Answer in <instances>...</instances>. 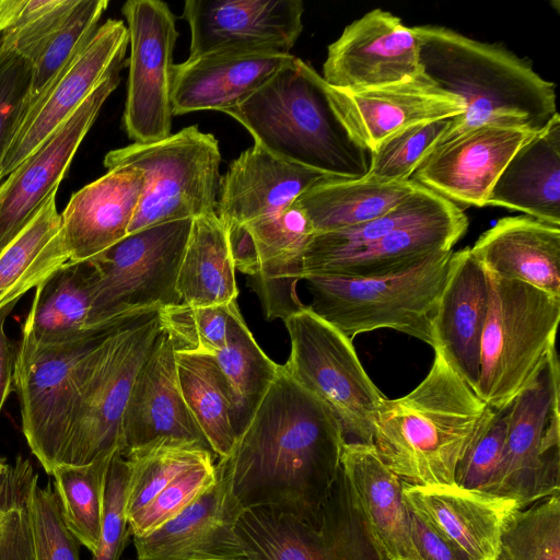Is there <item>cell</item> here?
<instances>
[{
	"mask_svg": "<svg viewBox=\"0 0 560 560\" xmlns=\"http://www.w3.org/2000/svg\"><path fill=\"white\" fill-rule=\"evenodd\" d=\"M343 428L332 410L280 370L217 469L241 513L266 509L317 523L341 469Z\"/></svg>",
	"mask_w": 560,
	"mask_h": 560,
	"instance_id": "1",
	"label": "cell"
},
{
	"mask_svg": "<svg viewBox=\"0 0 560 560\" xmlns=\"http://www.w3.org/2000/svg\"><path fill=\"white\" fill-rule=\"evenodd\" d=\"M421 74L464 104L439 143L483 125L539 131L558 114L555 83L498 44L442 26H413ZM438 143V144H439Z\"/></svg>",
	"mask_w": 560,
	"mask_h": 560,
	"instance_id": "2",
	"label": "cell"
},
{
	"mask_svg": "<svg viewBox=\"0 0 560 560\" xmlns=\"http://www.w3.org/2000/svg\"><path fill=\"white\" fill-rule=\"evenodd\" d=\"M491 411L435 349L425 377L408 394L380 405L373 445L405 482L455 485L456 468Z\"/></svg>",
	"mask_w": 560,
	"mask_h": 560,
	"instance_id": "3",
	"label": "cell"
},
{
	"mask_svg": "<svg viewBox=\"0 0 560 560\" xmlns=\"http://www.w3.org/2000/svg\"><path fill=\"white\" fill-rule=\"evenodd\" d=\"M224 114L243 125L254 143L284 161L342 179L369 172L371 152L337 118L322 75L295 56Z\"/></svg>",
	"mask_w": 560,
	"mask_h": 560,
	"instance_id": "4",
	"label": "cell"
},
{
	"mask_svg": "<svg viewBox=\"0 0 560 560\" xmlns=\"http://www.w3.org/2000/svg\"><path fill=\"white\" fill-rule=\"evenodd\" d=\"M453 250L438 252L417 266L380 278L306 276L307 307L351 340L389 328L434 347L433 318Z\"/></svg>",
	"mask_w": 560,
	"mask_h": 560,
	"instance_id": "5",
	"label": "cell"
},
{
	"mask_svg": "<svg viewBox=\"0 0 560 560\" xmlns=\"http://www.w3.org/2000/svg\"><path fill=\"white\" fill-rule=\"evenodd\" d=\"M487 277L489 305L475 393L499 410L534 382L556 348L560 298L517 280Z\"/></svg>",
	"mask_w": 560,
	"mask_h": 560,
	"instance_id": "6",
	"label": "cell"
},
{
	"mask_svg": "<svg viewBox=\"0 0 560 560\" xmlns=\"http://www.w3.org/2000/svg\"><path fill=\"white\" fill-rule=\"evenodd\" d=\"M161 331L160 308L140 310L125 315L98 343L61 465H86L119 450L121 420L132 385Z\"/></svg>",
	"mask_w": 560,
	"mask_h": 560,
	"instance_id": "7",
	"label": "cell"
},
{
	"mask_svg": "<svg viewBox=\"0 0 560 560\" xmlns=\"http://www.w3.org/2000/svg\"><path fill=\"white\" fill-rule=\"evenodd\" d=\"M221 153L219 142L197 125L150 143L109 151L105 167L139 168L144 185L128 234L151 225L217 214Z\"/></svg>",
	"mask_w": 560,
	"mask_h": 560,
	"instance_id": "8",
	"label": "cell"
},
{
	"mask_svg": "<svg viewBox=\"0 0 560 560\" xmlns=\"http://www.w3.org/2000/svg\"><path fill=\"white\" fill-rule=\"evenodd\" d=\"M119 322L101 334L66 343H40L21 330L14 349L13 390L24 438L48 475L61 465L93 353Z\"/></svg>",
	"mask_w": 560,
	"mask_h": 560,
	"instance_id": "9",
	"label": "cell"
},
{
	"mask_svg": "<svg viewBox=\"0 0 560 560\" xmlns=\"http://www.w3.org/2000/svg\"><path fill=\"white\" fill-rule=\"evenodd\" d=\"M234 532L242 560H389L342 468L317 523L250 509L238 514Z\"/></svg>",
	"mask_w": 560,
	"mask_h": 560,
	"instance_id": "10",
	"label": "cell"
},
{
	"mask_svg": "<svg viewBox=\"0 0 560 560\" xmlns=\"http://www.w3.org/2000/svg\"><path fill=\"white\" fill-rule=\"evenodd\" d=\"M283 322L290 338L283 370L332 410L346 435L373 444L374 418L386 397L363 369L352 340L307 305Z\"/></svg>",
	"mask_w": 560,
	"mask_h": 560,
	"instance_id": "11",
	"label": "cell"
},
{
	"mask_svg": "<svg viewBox=\"0 0 560 560\" xmlns=\"http://www.w3.org/2000/svg\"><path fill=\"white\" fill-rule=\"evenodd\" d=\"M560 368L556 348L534 380L510 404L500 466L483 492L525 508L560 494Z\"/></svg>",
	"mask_w": 560,
	"mask_h": 560,
	"instance_id": "12",
	"label": "cell"
},
{
	"mask_svg": "<svg viewBox=\"0 0 560 560\" xmlns=\"http://www.w3.org/2000/svg\"><path fill=\"white\" fill-rule=\"evenodd\" d=\"M191 224L184 219L148 226L88 260L96 273L95 305L102 322L180 304L176 281Z\"/></svg>",
	"mask_w": 560,
	"mask_h": 560,
	"instance_id": "13",
	"label": "cell"
},
{
	"mask_svg": "<svg viewBox=\"0 0 560 560\" xmlns=\"http://www.w3.org/2000/svg\"><path fill=\"white\" fill-rule=\"evenodd\" d=\"M121 12L130 45L122 125L133 143L160 141L172 135L176 16L160 0H129Z\"/></svg>",
	"mask_w": 560,
	"mask_h": 560,
	"instance_id": "14",
	"label": "cell"
},
{
	"mask_svg": "<svg viewBox=\"0 0 560 560\" xmlns=\"http://www.w3.org/2000/svg\"><path fill=\"white\" fill-rule=\"evenodd\" d=\"M235 269L259 299L266 319L284 320L304 304L296 293L315 231L294 201L282 211L228 230Z\"/></svg>",
	"mask_w": 560,
	"mask_h": 560,
	"instance_id": "15",
	"label": "cell"
},
{
	"mask_svg": "<svg viewBox=\"0 0 560 560\" xmlns=\"http://www.w3.org/2000/svg\"><path fill=\"white\" fill-rule=\"evenodd\" d=\"M129 36L121 20L108 19L58 77L32 102L8 150L0 180L27 160L114 69L124 67Z\"/></svg>",
	"mask_w": 560,
	"mask_h": 560,
	"instance_id": "16",
	"label": "cell"
},
{
	"mask_svg": "<svg viewBox=\"0 0 560 560\" xmlns=\"http://www.w3.org/2000/svg\"><path fill=\"white\" fill-rule=\"evenodd\" d=\"M303 13L302 0H187L188 58L220 51L291 54Z\"/></svg>",
	"mask_w": 560,
	"mask_h": 560,
	"instance_id": "17",
	"label": "cell"
},
{
	"mask_svg": "<svg viewBox=\"0 0 560 560\" xmlns=\"http://www.w3.org/2000/svg\"><path fill=\"white\" fill-rule=\"evenodd\" d=\"M421 74L412 27L390 12L373 9L347 25L328 46L323 80L343 91L402 83Z\"/></svg>",
	"mask_w": 560,
	"mask_h": 560,
	"instance_id": "18",
	"label": "cell"
},
{
	"mask_svg": "<svg viewBox=\"0 0 560 560\" xmlns=\"http://www.w3.org/2000/svg\"><path fill=\"white\" fill-rule=\"evenodd\" d=\"M121 69L109 72L54 133L0 183V250L58 190L103 104L118 86Z\"/></svg>",
	"mask_w": 560,
	"mask_h": 560,
	"instance_id": "19",
	"label": "cell"
},
{
	"mask_svg": "<svg viewBox=\"0 0 560 560\" xmlns=\"http://www.w3.org/2000/svg\"><path fill=\"white\" fill-rule=\"evenodd\" d=\"M535 131L483 125L436 144L410 179L451 202L485 207L501 172Z\"/></svg>",
	"mask_w": 560,
	"mask_h": 560,
	"instance_id": "20",
	"label": "cell"
},
{
	"mask_svg": "<svg viewBox=\"0 0 560 560\" xmlns=\"http://www.w3.org/2000/svg\"><path fill=\"white\" fill-rule=\"evenodd\" d=\"M325 92L348 135L371 153L409 126L465 112L462 101L422 74L402 83L360 91H343L325 82Z\"/></svg>",
	"mask_w": 560,
	"mask_h": 560,
	"instance_id": "21",
	"label": "cell"
},
{
	"mask_svg": "<svg viewBox=\"0 0 560 560\" xmlns=\"http://www.w3.org/2000/svg\"><path fill=\"white\" fill-rule=\"evenodd\" d=\"M407 508L467 560H497L503 528L520 508L510 498L460 486L402 481Z\"/></svg>",
	"mask_w": 560,
	"mask_h": 560,
	"instance_id": "22",
	"label": "cell"
},
{
	"mask_svg": "<svg viewBox=\"0 0 560 560\" xmlns=\"http://www.w3.org/2000/svg\"><path fill=\"white\" fill-rule=\"evenodd\" d=\"M160 440L210 448L184 400L175 351L163 329L132 385L121 420L119 452L125 456Z\"/></svg>",
	"mask_w": 560,
	"mask_h": 560,
	"instance_id": "23",
	"label": "cell"
},
{
	"mask_svg": "<svg viewBox=\"0 0 560 560\" xmlns=\"http://www.w3.org/2000/svg\"><path fill=\"white\" fill-rule=\"evenodd\" d=\"M328 177L331 176L284 161L254 143L221 176L217 217L228 230L238 228L282 211Z\"/></svg>",
	"mask_w": 560,
	"mask_h": 560,
	"instance_id": "24",
	"label": "cell"
},
{
	"mask_svg": "<svg viewBox=\"0 0 560 560\" xmlns=\"http://www.w3.org/2000/svg\"><path fill=\"white\" fill-rule=\"evenodd\" d=\"M143 185L139 168L113 165L70 197L60 214L70 262L88 261L128 234Z\"/></svg>",
	"mask_w": 560,
	"mask_h": 560,
	"instance_id": "25",
	"label": "cell"
},
{
	"mask_svg": "<svg viewBox=\"0 0 560 560\" xmlns=\"http://www.w3.org/2000/svg\"><path fill=\"white\" fill-rule=\"evenodd\" d=\"M217 479L175 517L154 530L133 536L137 560H242L234 532L240 514L223 477Z\"/></svg>",
	"mask_w": 560,
	"mask_h": 560,
	"instance_id": "26",
	"label": "cell"
},
{
	"mask_svg": "<svg viewBox=\"0 0 560 560\" xmlns=\"http://www.w3.org/2000/svg\"><path fill=\"white\" fill-rule=\"evenodd\" d=\"M489 305L487 272L470 248L453 252L433 318V350L476 392L480 343Z\"/></svg>",
	"mask_w": 560,
	"mask_h": 560,
	"instance_id": "27",
	"label": "cell"
},
{
	"mask_svg": "<svg viewBox=\"0 0 560 560\" xmlns=\"http://www.w3.org/2000/svg\"><path fill=\"white\" fill-rule=\"evenodd\" d=\"M293 58L292 54L220 51L175 63L171 89L173 116L198 110L224 113Z\"/></svg>",
	"mask_w": 560,
	"mask_h": 560,
	"instance_id": "28",
	"label": "cell"
},
{
	"mask_svg": "<svg viewBox=\"0 0 560 560\" xmlns=\"http://www.w3.org/2000/svg\"><path fill=\"white\" fill-rule=\"evenodd\" d=\"M470 253L487 272L560 298V226L506 217L481 234Z\"/></svg>",
	"mask_w": 560,
	"mask_h": 560,
	"instance_id": "29",
	"label": "cell"
},
{
	"mask_svg": "<svg viewBox=\"0 0 560 560\" xmlns=\"http://www.w3.org/2000/svg\"><path fill=\"white\" fill-rule=\"evenodd\" d=\"M467 229L465 212L454 205L434 218L401 226L365 247L326 261L307 276L357 279L392 276L438 252L453 250Z\"/></svg>",
	"mask_w": 560,
	"mask_h": 560,
	"instance_id": "30",
	"label": "cell"
},
{
	"mask_svg": "<svg viewBox=\"0 0 560 560\" xmlns=\"http://www.w3.org/2000/svg\"><path fill=\"white\" fill-rule=\"evenodd\" d=\"M341 468L389 560H423L411 537L402 480L384 464L373 444L346 442Z\"/></svg>",
	"mask_w": 560,
	"mask_h": 560,
	"instance_id": "31",
	"label": "cell"
},
{
	"mask_svg": "<svg viewBox=\"0 0 560 560\" xmlns=\"http://www.w3.org/2000/svg\"><path fill=\"white\" fill-rule=\"evenodd\" d=\"M95 282L90 261L68 262L35 289L21 330L40 343H66L109 329L126 314L107 323L100 319Z\"/></svg>",
	"mask_w": 560,
	"mask_h": 560,
	"instance_id": "32",
	"label": "cell"
},
{
	"mask_svg": "<svg viewBox=\"0 0 560 560\" xmlns=\"http://www.w3.org/2000/svg\"><path fill=\"white\" fill-rule=\"evenodd\" d=\"M487 206L560 226V116L524 142L494 183Z\"/></svg>",
	"mask_w": 560,
	"mask_h": 560,
	"instance_id": "33",
	"label": "cell"
},
{
	"mask_svg": "<svg viewBox=\"0 0 560 560\" xmlns=\"http://www.w3.org/2000/svg\"><path fill=\"white\" fill-rule=\"evenodd\" d=\"M57 190L0 250V310L48 280L70 262L61 233Z\"/></svg>",
	"mask_w": 560,
	"mask_h": 560,
	"instance_id": "34",
	"label": "cell"
},
{
	"mask_svg": "<svg viewBox=\"0 0 560 560\" xmlns=\"http://www.w3.org/2000/svg\"><path fill=\"white\" fill-rule=\"evenodd\" d=\"M421 185L412 179L382 183L328 177L295 201L307 215L315 234L352 228L376 219L400 205Z\"/></svg>",
	"mask_w": 560,
	"mask_h": 560,
	"instance_id": "35",
	"label": "cell"
},
{
	"mask_svg": "<svg viewBox=\"0 0 560 560\" xmlns=\"http://www.w3.org/2000/svg\"><path fill=\"white\" fill-rule=\"evenodd\" d=\"M228 229L217 214L192 220L176 290L191 306L228 305L238 295Z\"/></svg>",
	"mask_w": 560,
	"mask_h": 560,
	"instance_id": "36",
	"label": "cell"
},
{
	"mask_svg": "<svg viewBox=\"0 0 560 560\" xmlns=\"http://www.w3.org/2000/svg\"><path fill=\"white\" fill-rule=\"evenodd\" d=\"M184 400L215 457H226L236 439L228 384L209 354L175 352Z\"/></svg>",
	"mask_w": 560,
	"mask_h": 560,
	"instance_id": "37",
	"label": "cell"
},
{
	"mask_svg": "<svg viewBox=\"0 0 560 560\" xmlns=\"http://www.w3.org/2000/svg\"><path fill=\"white\" fill-rule=\"evenodd\" d=\"M230 390L233 425L237 435L253 417L276 378L280 364L259 347L237 302L231 306L226 346L213 355Z\"/></svg>",
	"mask_w": 560,
	"mask_h": 560,
	"instance_id": "38",
	"label": "cell"
},
{
	"mask_svg": "<svg viewBox=\"0 0 560 560\" xmlns=\"http://www.w3.org/2000/svg\"><path fill=\"white\" fill-rule=\"evenodd\" d=\"M454 205L420 186L400 205L376 219L343 230L316 233L303 256L301 280L326 261L365 247L401 226L434 218Z\"/></svg>",
	"mask_w": 560,
	"mask_h": 560,
	"instance_id": "39",
	"label": "cell"
},
{
	"mask_svg": "<svg viewBox=\"0 0 560 560\" xmlns=\"http://www.w3.org/2000/svg\"><path fill=\"white\" fill-rule=\"evenodd\" d=\"M114 453L86 465H61L50 474L67 529L92 555L98 547L105 481Z\"/></svg>",
	"mask_w": 560,
	"mask_h": 560,
	"instance_id": "40",
	"label": "cell"
},
{
	"mask_svg": "<svg viewBox=\"0 0 560 560\" xmlns=\"http://www.w3.org/2000/svg\"><path fill=\"white\" fill-rule=\"evenodd\" d=\"M124 457L129 467L126 498V514L129 518L180 474L215 455L199 444L160 440Z\"/></svg>",
	"mask_w": 560,
	"mask_h": 560,
	"instance_id": "41",
	"label": "cell"
},
{
	"mask_svg": "<svg viewBox=\"0 0 560 560\" xmlns=\"http://www.w3.org/2000/svg\"><path fill=\"white\" fill-rule=\"evenodd\" d=\"M38 480L28 459L0 463V560H36L32 491Z\"/></svg>",
	"mask_w": 560,
	"mask_h": 560,
	"instance_id": "42",
	"label": "cell"
},
{
	"mask_svg": "<svg viewBox=\"0 0 560 560\" xmlns=\"http://www.w3.org/2000/svg\"><path fill=\"white\" fill-rule=\"evenodd\" d=\"M79 0H0V44L35 62Z\"/></svg>",
	"mask_w": 560,
	"mask_h": 560,
	"instance_id": "43",
	"label": "cell"
},
{
	"mask_svg": "<svg viewBox=\"0 0 560 560\" xmlns=\"http://www.w3.org/2000/svg\"><path fill=\"white\" fill-rule=\"evenodd\" d=\"M497 560H560V494L538 500L510 515Z\"/></svg>",
	"mask_w": 560,
	"mask_h": 560,
	"instance_id": "44",
	"label": "cell"
},
{
	"mask_svg": "<svg viewBox=\"0 0 560 560\" xmlns=\"http://www.w3.org/2000/svg\"><path fill=\"white\" fill-rule=\"evenodd\" d=\"M450 124L451 118L419 122L388 137L371 153L364 178L382 183L410 179Z\"/></svg>",
	"mask_w": 560,
	"mask_h": 560,
	"instance_id": "45",
	"label": "cell"
},
{
	"mask_svg": "<svg viewBox=\"0 0 560 560\" xmlns=\"http://www.w3.org/2000/svg\"><path fill=\"white\" fill-rule=\"evenodd\" d=\"M232 303L212 306L180 303L160 308L161 327L174 351L214 355L223 349L228 342Z\"/></svg>",
	"mask_w": 560,
	"mask_h": 560,
	"instance_id": "46",
	"label": "cell"
},
{
	"mask_svg": "<svg viewBox=\"0 0 560 560\" xmlns=\"http://www.w3.org/2000/svg\"><path fill=\"white\" fill-rule=\"evenodd\" d=\"M108 3L107 0H79L62 27L33 63L32 102L88 44L98 28Z\"/></svg>",
	"mask_w": 560,
	"mask_h": 560,
	"instance_id": "47",
	"label": "cell"
},
{
	"mask_svg": "<svg viewBox=\"0 0 560 560\" xmlns=\"http://www.w3.org/2000/svg\"><path fill=\"white\" fill-rule=\"evenodd\" d=\"M217 479L214 457L176 477L140 512L128 518L131 536H143L175 517Z\"/></svg>",
	"mask_w": 560,
	"mask_h": 560,
	"instance_id": "48",
	"label": "cell"
},
{
	"mask_svg": "<svg viewBox=\"0 0 560 560\" xmlns=\"http://www.w3.org/2000/svg\"><path fill=\"white\" fill-rule=\"evenodd\" d=\"M32 79L33 62L0 44V171L31 106Z\"/></svg>",
	"mask_w": 560,
	"mask_h": 560,
	"instance_id": "49",
	"label": "cell"
},
{
	"mask_svg": "<svg viewBox=\"0 0 560 560\" xmlns=\"http://www.w3.org/2000/svg\"><path fill=\"white\" fill-rule=\"evenodd\" d=\"M128 481L127 460L117 450L106 475L100 541L91 560H119L128 545L131 536L126 514Z\"/></svg>",
	"mask_w": 560,
	"mask_h": 560,
	"instance_id": "50",
	"label": "cell"
},
{
	"mask_svg": "<svg viewBox=\"0 0 560 560\" xmlns=\"http://www.w3.org/2000/svg\"><path fill=\"white\" fill-rule=\"evenodd\" d=\"M32 514L36 560H80L79 542L67 529L55 489L34 485Z\"/></svg>",
	"mask_w": 560,
	"mask_h": 560,
	"instance_id": "51",
	"label": "cell"
},
{
	"mask_svg": "<svg viewBox=\"0 0 560 560\" xmlns=\"http://www.w3.org/2000/svg\"><path fill=\"white\" fill-rule=\"evenodd\" d=\"M509 407L492 409L479 435L472 442L455 471V483L483 491L495 475L503 454Z\"/></svg>",
	"mask_w": 560,
	"mask_h": 560,
	"instance_id": "52",
	"label": "cell"
},
{
	"mask_svg": "<svg viewBox=\"0 0 560 560\" xmlns=\"http://www.w3.org/2000/svg\"><path fill=\"white\" fill-rule=\"evenodd\" d=\"M409 524L412 540L423 560H467L410 510Z\"/></svg>",
	"mask_w": 560,
	"mask_h": 560,
	"instance_id": "53",
	"label": "cell"
},
{
	"mask_svg": "<svg viewBox=\"0 0 560 560\" xmlns=\"http://www.w3.org/2000/svg\"><path fill=\"white\" fill-rule=\"evenodd\" d=\"M16 303H11L0 310V412L13 390L14 349L4 331V323Z\"/></svg>",
	"mask_w": 560,
	"mask_h": 560,
	"instance_id": "54",
	"label": "cell"
},
{
	"mask_svg": "<svg viewBox=\"0 0 560 560\" xmlns=\"http://www.w3.org/2000/svg\"><path fill=\"white\" fill-rule=\"evenodd\" d=\"M2 459H0V463H1Z\"/></svg>",
	"mask_w": 560,
	"mask_h": 560,
	"instance_id": "55",
	"label": "cell"
}]
</instances>
